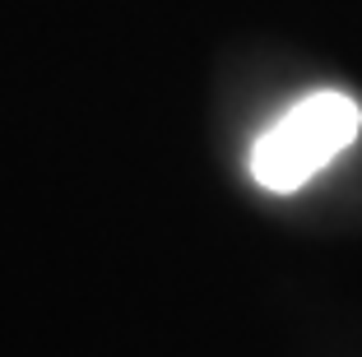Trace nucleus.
<instances>
[{"label": "nucleus", "mask_w": 362, "mask_h": 357, "mask_svg": "<svg viewBox=\"0 0 362 357\" xmlns=\"http://www.w3.org/2000/svg\"><path fill=\"white\" fill-rule=\"evenodd\" d=\"M362 130L358 98L339 88H316L293 103L274 126L251 144V181L269 195H293L316 172H325Z\"/></svg>", "instance_id": "obj_1"}]
</instances>
